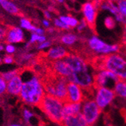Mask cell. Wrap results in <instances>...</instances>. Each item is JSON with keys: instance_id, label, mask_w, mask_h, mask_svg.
Returning <instances> with one entry per match:
<instances>
[{"instance_id": "6da1fadb", "label": "cell", "mask_w": 126, "mask_h": 126, "mask_svg": "<svg viewBox=\"0 0 126 126\" xmlns=\"http://www.w3.org/2000/svg\"><path fill=\"white\" fill-rule=\"evenodd\" d=\"M91 65L97 71L108 70L115 74L120 80L126 82V60L119 54H107L96 57Z\"/></svg>"}, {"instance_id": "7a4b0ae2", "label": "cell", "mask_w": 126, "mask_h": 126, "mask_svg": "<svg viewBox=\"0 0 126 126\" xmlns=\"http://www.w3.org/2000/svg\"><path fill=\"white\" fill-rule=\"evenodd\" d=\"M45 94V91L36 75L23 82L20 96L22 100L30 105L38 106Z\"/></svg>"}, {"instance_id": "3957f363", "label": "cell", "mask_w": 126, "mask_h": 126, "mask_svg": "<svg viewBox=\"0 0 126 126\" xmlns=\"http://www.w3.org/2000/svg\"><path fill=\"white\" fill-rule=\"evenodd\" d=\"M37 107L46 114L52 122L62 126L63 121V104L62 101L54 96L45 93L41 102Z\"/></svg>"}, {"instance_id": "277c9868", "label": "cell", "mask_w": 126, "mask_h": 126, "mask_svg": "<svg viewBox=\"0 0 126 126\" xmlns=\"http://www.w3.org/2000/svg\"><path fill=\"white\" fill-rule=\"evenodd\" d=\"M101 110L94 100H88L85 103L82 108V116L88 125H92L98 119Z\"/></svg>"}, {"instance_id": "5b68a950", "label": "cell", "mask_w": 126, "mask_h": 126, "mask_svg": "<svg viewBox=\"0 0 126 126\" xmlns=\"http://www.w3.org/2000/svg\"><path fill=\"white\" fill-rule=\"evenodd\" d=\"M45 66L49 68L51 71H53L57 75L67 79L68 81L73 74L72 69L64 61H51L47 63Z\"/></svg>"}, {"instance_id": "8992f818", "label": "cell", "mask_w": 126, "mask_h": 126, "mask_svg": "<svg viewBox=\"0 0 126 126\" xmlns=\"http://www.w3.org/2000/svg\"><path fill=\"white\" fill-rule=\"evenodd\" d=\"M69 82L77 84L82 88L88 89L93 85V77L88 70L73 72L71 77L69 79Z\"/></svg>"}, {"instance_id": "52a82bcc", "label": "cell", "mask_w": 126, "mask_h": 126, "mask_svg": "<svg viewBox=\"0 0 126 126\" xmlns=\"http://www.w3.org/2000/svg\"><path fill=\"white\" fill-rule=\"evenodd\" d=\"M110 80H112V82L116 83L120 79L115 74H113L108 70L98 71V73L97 74H94L93 76V85L96 89L102 87L107 88L106 85Z\"/></svg>"}, {"instance_id": "ba28073f", "label": "cell", "mask_w": 126, "mask_h": 126, "mask_svg": "<svg viewBox=\"0 0 126 126\" xmlns=\"http://www.w3.org/2000/svg\"><path fill=\"white\" fill-rule=\"evenodd\" d=\"M97 94L95 97V102L99 108L101 110L109 105L115 97V92L111 89L105 87H102L97 89Z\"/></svg>"}, {"instance_id": "9c48e42d", "label": "cell", "mask_w": 126, "mask_h": 126, "mask_svg": "<svg viewBox=\"0 0 126 126\" xmlns=\"http://www.w3.org/2000/svg\"><path fill=\"white\" fill-rule=\"evenodd\" d=\"M82 11L84 15V20L86 21L88 27L94 30L95 28V20L97 17V8L92 2H88L83 4Z\"/></svg>"}, {"instance_id": "30bf717a", "label": "cell", "mask_w": 126, "mask_h": 126, "mask_svg": "<svg viewBox=\"0 0 126 126\" xmlns=\"http://www.w3.org/2000/svg\"><path fill=\"white\" fill-rule=\"evenodd\" d=\"M67 94L69 103L81 104L84 100L82 88L77 84L69 82L67 84Z\"/></svg>"}, {"instance_id": "8fae6325", "label": "cell", "mask_w": 126, "mask_h": 126, "mask_svg": "<svg viewBox=\"0 0 126 126\" xmlns=\"http://www.w3.org/2000/svg\"><path fill=\"white\" fill-rule=\"evenodd\" d=\"M63 59H64L63 61L70 66L73 72L88 70V66L85 61L81 57H79L76 54H69Z\"/></svg>"}, {"instance_id": "7c38bea8", "label": "cell", "mask_w": 126, "mask_h": 126, "mask_svg": "<svg viewBox=\"0 0 126 126\" xmlns=\"http://www.w3.org/2000/svg\"><path fill=\"white\" fill-rule=\"evenodd\" d=\"M5 40L8 44L19 43L24 40V35L23 30L16 27H11L7 29Z\"/></svg>"}, {"instance_id": "4fadbf2b", "label": "cell", "mask_w": 126, "mask_h": 126, "mask_svg": "<svg viewBox=\"0 0 126 126\" xmlns=\"http://www.w3.org/2000/svg\"><path fill=\"white\" fill-rule=\"evenodd\" d=\"M40 54V57H45V58H48L52 61H58L65 58L69 54L67 51L62 46H57L54 48H51L45 54L42 53Z\"/></svg>"}, {"instance_id": "5bb4252c", "label": "cell", "mask_w": 126, "mask_h": 126, "mask_svg": "<svg viewBox=\"0 0 126 126\" xmlns=\"http://www.w3.org/2000/svg\"><path fill=\"white\" fill-rule=\"evenodd\" d=\"M22 85H23V81L19 74L18 76L14 77L12 79L8 82L6 90L8 91V93L11 94L19 95L20 94Z\"/></svg>"}, {"instance_id": "9a60e30c", "label": "cell", "mask_w": 126, "mask_h": 126, "mask_svg": "<svg viewBox=\"0 0 126 126\" xmlns=\"http://www.w3.org/2000/svg\"><path fill=\"white\" fill-rule=\"evenodd\" d=\"M62 126H88V124L81 112L76 115L65 118L63 121Z\"/></svg>"}, {"instance_id": "2e32d148", "label": "cell", "mask_w": 126, "mask_h": 126, "mask_svg": "<svg viewBox=\"0 0 126 126\" xmlns=\"http://www.w3.org/2000/svg\"><path fill=\"white\" fill-rule=\"evenodd\" d=\"M81 110V104L76 103H66L63 104V119L68 116H74L80 112Z\"/></svg>"}, {"instance_id": "e0dca14e", "label": "cell", "mask_w": 126, "mask_h": 126, "mask_svg": "<svg viewBox=\"0 0 126 126\" xmlns=\"http://www.w3.org/2000/svg\"><path fill=\"white\" fill-rule=\"evenodd\" d=\"M88 45L91 49L94 50V51L101 54L102 51L107 46V44L104 41H102L97 36H94L88 40Z\"/></svg>"}, {"instance_id": "ac0fdd59", "label": "cell", "mask_w": 126, "mask_h": 126, "mask_svg": "<svg viewBox=\"0 0 126 126\" xmlns=\"http://www.w3.org/2000/svg\"><path fill=\"white\" fill-rule=\"evenodd\" d=\"M0 5L5 11L11 15H18L20 12L19 8L16 4L10 0H0Z\"/></svg>"}, {"instance_id": "d6986e66", "label": "cell", "mask_w": 126, "mask_h": 126, "mask_svg": "<svg viewBox=\"0 0 126 126\" xmlns=\"http://www.w3.org/2000/svg\"><path fill=\"white\" fill-rule=\"evenodd\" d=\"M100 8L101 9L109 11L110 12H111L115 16L119 13L118 7L116 5H115V4H114L113 2H112V1H105V2H101L100 5Z\"/></svg>"}, {"instance_id": "ffe728a7", "label": "cell", "mask_w": 126, "mask_h": 126, "mask_svg": "<svg viewBox=\"0 0 126 126\" xmlns=\"http://www.w3.org/2000/svg\"><path fill=\"white\" fill-rule=\"evenodd\" d=\"M59 19L70 28H74L77 27L79 23L76 17L71 15H61L59 17Z\"/></svg>"}, {"instance_id": "44dd1931", "label": "cell", "mask_w": 126, "mask_h": 126, "mask_svg": "<svg viewBox=\"0 0 126 126\" xmlns=\"http://www.w3.org/2000/svg\"><path fill=\"white\" fill-rule=\"evenodd\" d=\"M114 92L122 97H126V82L122 80L117 82L114 87Z\"/></svg>"}, {"instance_id": "7402d4cb", "label": "cell", "mask_w": 126, "mask_h": 126, "mask_svg": "<svg viewBox=\"0 0 126 126\" xmlns=\"http://www.w3.org/2000/svg\"><path fill=\"white\" fill-rule=\"evenodd\" d=\"M76 41H77V36L72 33L64 34L61 38V42L63 44L67 45H71L74 44Z\"/></svg>"}, {"instance_id": "603a6c76", "label": "cell", "mask_w": 126, "mask_h": 126, "mask_svg": "<svg viewBox=\"0 0 126 126\" xmlns=\"http://www.w3.org/2000/svg\"><path fill=\"white\" fill-rule=\"evenodd\" d=\"M21 70L22 69H17V70H12V71H10V72H8V73H1L0 74V77L2 78L6 82H9L10 80L12 79L14 77L18 76L20 72H21Z\"/></svg>"}, {"instance_id": "cb8c5ba5", "label": "cell", "mask_w": 126, "mask_h": 126, "mask_svg": "<svg viewBox=\"0 0 126 126\" xmlns=\"http://www.w3.org/2000/svg\"><path fill=\"white\" fill-rule=\"evenodd\" d=\"M20 27L23 28V29H25L27 30H30V31H32V32H35L36 30V27L33 26L32 24L31 23V21L27 18H21L20 19Z\"/></svg>"}, {"instance_id": "d4e9b609", "label": "cell", "mask_w": 126, "mask_h": 126, "mask_svg": "<svg viewBox=\"0 0 126 126\" xmlns=\"http://www.w3.org/2000/svg\"><path fill=\"white\" fill-rule=\"evenodd\" d=\"M117 7L119 13L122 14L125 17H126V0H120L117 3Z\"/></svg>"}, {"instance_id": "484cf974", "label": "cell", "mask_w": 126, "mask_h": 126, "mask_svg": "<svg viewBox=\"0 0 126 126\" xmlns=\"http://www.w3.org/2000/svg\"><path fill=\"white\" fill-rule=\"evenodd\" d=\"M104 24L107 27V29L109 30H112L116 26L115 24V19H114L112 17H107L106 19L104 20Z\"/></svg>"}, {"instance_id": "4316f807", "label": "cell", "mask_w": 126, "mask_h": 126, "mask_svg": "<svg viewBox=\"0 0 126 126\" xmlns=\"http://www.w3.org/2000/svg\"><path fill=\"white\" fill-rule=\"evenodd\" d=\"M54 24L55 27H57L61 30H68L70 29L67 25H66L64 23H63L59 18H55L54 20Z\"/></svg>"}, {"instance_id": "83f0119b", "label": "cell", "mask_w": 126, "mask_h": 126, "mask_svg": "<svg viewBox=\"0 0 126 126\" xmlns=\"http://www.w3.org/2000/svg\"><path fill=\"white\" fill-rule=\"evenodd\" d=\"M7 88V86H6V82L5 80L0 77V94H3L5 90Z\"/></svg>"}, {"instance_id": "f1b7e54d", "label": "cell", "mask_w": 126, "mask_h": 126, "mask_svg": "<svg viewBox=\"0 0 126 126\" xmlns=\"http://www.w3.org/2000/svg\"><path fill=\"white\" fill-rule=\"evenodd\" d=\"M86 27H87V23H86V21L84 19H82L81 21L79 23V24L77 26V30H78V31L80 32V31L85 30V28Z\"/></svg>"}, {"instance_id": "f546056e", "label": "cell", "mask_w": 126, "mask_h": 126, "mask_svg": "<svg viewBox=\"0 0 126 126\" xmlns=\"http://www.w3.org/2000/svg\"><path fill=\"white\" fill-rule=\"evenodd\" d=\"M6 33H7V29L0 26V40L5 39Z\"/></svg>"}, {"instance_id": "4dcf8cb0", "label": "cell", "mask_w": 126, "mask_h": 126, "mask_svg": "<svg viewBox=\"0 0 126 126\" xmlns=\"http://www.w3.org/2000/svg\"><path fill=\"white\" fill-rule=\"evenodd\" d=\"M51 45V41H45L42 43H40L39 45L38 46V48L39 49H43V48H48L50 45Z\"/></svg>"}, {"instance_id": "1f68e13d", "label": "cell", "mask_w": 126, "mask_h": 126, "mask_svg": "<svg viewBox=\"0 0 126 126\" xmlns=\"http://www.w3.org/2000/svg\"><path fill=\"white\" fill-rule=\"evenodd\" d=\"M5 50L8 53L12 54L15 51V48L14 45H12V44H8L5 47Z\"/></svg>"}, {"instance_id": "d6a6232c", "label": "cell", "mask_w": 126, "mask_h": 126, "mask_svg": "<svg viewBox=\"0 0 126 126\" xmlns=\"http://www.w3.org/2000/svg\"><path fill=\"white\" fill-rule=\"evenodd\" d=\"M39 39V36L37 35V34L35 32H32L31 35V38L30 39V43H34L36 42H38Z\"/></svg>"}, {"instance_id": "836d02e7", "label": "cell", "mask_w": 126, "mask_h": 126, "mask_svg": "<svg viewBox=\"0 0 126 126\" xmlns=\"http://www.w3.org/2000/svg\"><path fill=\"white\" fill-rule=\"evenodd\" d=\"M4 62L5 63H12L14 62V58L11 55H6L4 58Z\"/></svg>"}, {"instance_id": "e575fe53", "label": "cell", "mask_w": 126, "mask_h": 126, "mask_svg": "<svg viewBox=\"0 0 126 126\" xmlns=\"http://www.w3.org/2000/svg\"><path fill=\"white\" fill-rule=\"evenodd\" d=\"M24 119H26V121H28L32 116V114L30 111L25 110L24 112Z\"/></svg>"}, {"instance_id": "d590c367", "label": "cell", "mask_w": 126, "mask_h": 126, "mask_svg": "<svg viewBox=\"0 0 126 126\" xmlns=\"http://www.w3.org/2000/svg\"><path fill=\"white\" fill-rule=\"evenodd\" d=\"M116 20H117V21H119V22H123V23H125V17L122 15V14H120V13H119L118 15H116Z\"/></svg>"}, {"instance_id": "8d00e7d4", "label": "cell", "mask_w": 126, "mask_h": 126, "mask_svg": "<svg viewBox=\"0 0 126 126\" xmlns=\"http://www.w3.org/2000/svg\"><path fill=\"white\" fill-rule=\"evenodd\" d=\"M34 32L36 33L37 35H39V36H43V34H44L45 31H44V30H43L42 28L36 27V30H35V32Z\"/></svg>"}, {"instance_id": "74e56055", "label": "cell", "mask_w": 126, "mask_h": 126, "mask_svg": "<svg viewBox=\"0 0 126 126\" xmlns=\"http://www.w3.org/2000/svg\"><path fill=\"white\" fill-rule=\"evenodd\" d=\"M44 16H45V19H47V20H49V19H51V13H50V11H44Z\"/></svg>"}, {"instance_id": "f35d334b", "label": "cell", "mask_w": 126, "mask_h": 126, "mask_svg": "<svg viewBox=\"0 0 126 126\" xmlns=\"http://www.w3.org/2000/svg\"><path fill=\"white\" fill-rule=\"evenodd\" d=\"M42 24L45 27L48 28L50 27V22L47 19H44V20H42Z\"/></svg>"}, {"instance_id": "ab89813d", "label": "cell", "mask_w": 126, "mask_h": 126, "mask_svg": "<svg viewBox=\"0 0 126 126\" xmlns=\"http://www.w3.org/2000/svg\"><path fill=\"white\" fill-rule=\"evenodd\" d=\"M45 41H46V37H45L44 35H43V36H39V40H38V42L42 43V42H45Z\"/></svg>"}, {"instance_id": "60d3db41", "label": "cell", "mask_w": 126, "mask_h": 126, "mask_svg": "<svg viewBox=\"0 0 126 126\" xmlns=\"http://www.w3.org/2000/svg\"><path fill=\"white\" fill-rule=\"evenodd\" d=\"M32 56H33L32 54H24V56H23V58H24V59H25V60H30V59H31V58Z\"/></svg>"}, {"instance_id": "b9f144b4", "label": "cell", "mask_w": 126, "mask_h": 126, "mask_svg": "<svg viewBox=\"0 0 126 126\" xmlns=\"http://www.w3.org/2000/svg\"><path fill=\"white\" fill-rule=\"evenodd\" d=\"M54 1L58 2V3H63L64 2V0H54Z\"/></svg>"}, {"instance_id": "7bdbcfd3", "label": "cell", "mask_w": 126, "mask_h": 126, "mask_svg": "<svg viewBox=\"0 0 126 126\" xmlns=\"http://www.w3.org/2000/svg\"><path fill=\"white\" fill-rule=\"evenodd\" d=\"M3 48H3L2 45H0V51H2V50H3Z\"/></svg>"}, {"instance_id": "ee69618b", "label": "cell", "mask_w": 126, "mask_h": 126, "mask_svg": "<svg viewBox=\"0 0 126 126\" xmlns=\"http://www.w3.org/2000/svg\"><path fill=\"white\" fill-rule=\"evenodd\" d=\"M11 126H20V125H11Z\"/></svg>"}, {"instance_id": "f6af8a7d", "label": "cell", "mask_w": 126, "mask_h": 126, "mask_svg": "<svg viewBox=\"0 0 126 126\" xmlns=\"http://www.w3.org/2000/svg\"><path fill=\"white\" fill-rule=\"evenodd\" d=\"M125 24H126V17H125Z\"/></svg>"}, {"instance_id": "bcb514c9", "label": "cell", "mask_w": 126, "mask_h": 126, "mask_svg": "<svg viewBox=\"0 0 126 126\" xmlns=\"http://www.w3.org/2000/svg\"><path fill=\"white\" fill-rule=\"evenodd\" d=\"M0 63H1V58H0Z\"/></svg>"}, {"instance_id": "7dc6e473", "label": "cell", "mask_w": 126, "mask_h": 126, "mask_svg": "<svg viewBox=\"0 0 126 126\" xmlns=\"http://www.w3.org/2000/svg\"><path fill=\"white\" fill-rule=\"evenodd\" d=\"M109 126H112V125H109Z\"/></svg>"}]
</instances>
